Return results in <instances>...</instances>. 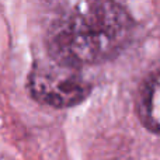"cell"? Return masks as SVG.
<instances>
[{
    "label": "cell",
    "mask_w": 160,
    "mask_h": 160,
    "mask_svg": "<svg viewBox=\"0 0 160 160\" xmlns=\"http://www.w3.org/2000/svg\"><path fill=\"white\" fill-rule=\"evenodd\" d=\"M133 22L115 0H84L52 27L49 56L82 66L117 56L132 35Z\"/></svg>",
    "instance_id": "6da1fadb"
},
{
    "label": "cell",
    "mask_w": 160,
    "mask_h": 160,
    "mask_svg": "<svg viewBox=\"0 0 160 160\" xmlns=\"http://www.w3.org/2000/svg\"><path fill=\"white\" fill-rule=\"evenodd\" d=\"M79 68L51 56L37 61L27 82L31 97L53 108H68L82 102L90 94V84Z\"/></svg>",
    "instance_id": "7a4b0ae2"
},
{
    "label": "cell",
    "mask_w": 160,
    "mask_h": 160,
    "mask_svg": "<svg viewBox=\"0 0 160 160\" xmlns=\"http://www.w3.org/2000/svg\"><path fill=\"white\" fill-rule=\"evenodd\" d=\"M142 117L156 132H160V73L150 80L142 97Z\"/></svg>",
    "instance_id": "3957f363"
}]
</instances>
